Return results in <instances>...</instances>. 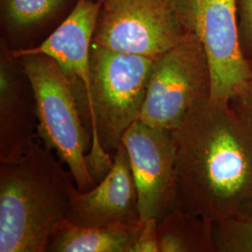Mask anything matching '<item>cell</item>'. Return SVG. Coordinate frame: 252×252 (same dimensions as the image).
Listing matches in <instances>:
<instances>
[{"label": "cell", "instance_id": "6da1fadb", "mask_svg": "<svg viewBox=\"0 0 252 252\" xmlns=\"http://www.w3.org/2000/svg\"><path fill=\"white\" fill-rule=\"evenodd\" d=\"M175 207L213 222L252 217V127L230 102L207 97L170 130Z\"/></svg>", "mask_w": 252, "mask_h": 252}, {"label": "cell", "instance_id": "7a4b0ae2", "mask_svg": "<svg viewBox=\"0 0 252 252\" xmlns=\"http://www.w3.org/2000/svg\"><path fill=\"white\" fill-rule=\"evenodd\" d=\"M63 164L36 141L18 159L1 162L0 252H47L78 189Z\"/></svg>", "mask_w": 252, "mask_h": 252}, {"label": "cell", "instance_id": "3957f363", "mask_svg": "<svg viewBox=\"0 0 252 252\" xmlns=\"http://www.w3.org/2000/svg\"><path fill=\"white\" fill-rule=\"evenodd\" d=\"M154 60L92 45L90 52L92 142L86 155L98 183L113 164L110 153L123 144L129 127L139 120Z\"/></svg>", "mask_w": 252, "mask_h": 252}, {"label": "cell", "instance_id": "277c9868", "mask_svg": "<svg viewBox=\"0 0 252 252\" xmlns=\"http://www.w3.org/2000/svg\"><path fill=\"white\" fill-rule=\"evenodd\" d=\"M16 59L34 92L37 136L66 164L80 191L93 189L97 183L87 165L89 140L72 82L46 54H27Z\"/></svg>", "mask_w": 252, "mask_h": 252}, {"label": "cell", "instance_id": "5b68a950", "mask_svg": "<svg viewBox=\"0 0 252 252\" xmlns=\"http://www.w3.org/2000/svg\"><path fill=\"white\" fill-rule=\"evenodd\" d=\"M184 29L205 49L211 74L210 98L231 102L252 91L241 48L237 0H168Z\"/></svg>", "mask_w": 252, "mask_h": 252}, {"label": "cell", "instance_id": "8992f818", "mask_svg": "<svg viewBox=\"0 0 252 252\" xmlns=\"http://www.w3.org/2000/svg\"><path fill=\"white\" fill-rule=\"evenodd\" d=\"M210 94L207 54L198 37L188 32L179 44L154 60L139 120L173 130Z\"/></svg>", "mask_w": 252, "mask_h": 252}, {"label": "cell", "instance_id": "52a82bcc", "mask_svg": "<svg viewBox=\"0 0 252 252\" xmlns=\"http://www.w3.org/2000/svg\"><path fill=\"white\" fill-rule=\"evenodd\" d=\"M187 33L168 0H103L92 45L155 60Z\"/></svg>", "mask_w": 252, "mask_h": 252}, {"label": "cell", "instance_id": "ba28073f", "mask_svg": "<svg viewBox=\"0 0 252 252\" xmlns=\"http://www.w3.org/2000/svg\"><path fill=\"white\" fill-rule=\"evenodd\" d=\"M123 144L129 155L138 200L140 221H159L175 208L176 150L170 130L136 121Z\"/></svg>", "mask_w": 252, "mask_h": 252}, {"label": "cell", "instance_id": "9c48e42d", "mask_svg": "<svg viewBox=\"0 0 252 252\" xmlns=\"http://www.w3.org/2000/svg\"><path fill=\"white\" fill-rule=\"evenodd\" d=\"M102 3L103 0H77L70 14L40 45L10 50L15 58L36 54L52 57L72 82L89 125L91 47Z\"/></svg>", "mask_w": 252, "mask_h": 252}, {"label": "cell", "instance_id": "30bf717a", "mask_svg": "<svg viewBox=\"0 0 252 252\" xmlns=\"http://www.w3.org/2000/svg\"><path fill=\"white\" fill-rule=\"evenodd\" d=\"M67 220L93 227L140 222L135 180L124 144L114 153L108 174L93 189L74 191Z\"/></svg>", "mask_w": 252, "mask_h": 252}, {"label": "cell", "instance_id": "8fae6325", "mask_svg": "<svg viewBox=\"0 0 252 252\" xmlns=\"http://www.w3.org/2000/svg\"><path fill=\"white\" fill-rule=\"evenodd\" d=\"M3 38L0 48V162L18 159L37 135L36 99L27 74Z\"/></svg>", "mask_w": 252, "mask_h": 252}, {"label": "cell", "instance_id": "7c38bea8", "mask_svg": "<svg viewBox=\"0 0 252 252\" xmlns=\"http://www.w3.org/2000/svg\"><path fill=\"white\" fill-rule=\"evenodd\" d=\"M140 227L141 221L93 227L63 220L54 227L47 252H130Z\"/></svg>", "mask_w": 252, "mask_h": 252}, {"label": "cell", "instance_id": "4fadbf2b", "mask_svg": "<svg viewBox=\"0 0 252 252\" xmlns=\"http://www.w3.org/2000/svg\"><path fill=\"white\" fill-rule=\"evenodd\" d=\"M214 222L173 208L158 223L160 252H217Z\"/></svg>", "mask_w": 252, "mask_h": 252}, {"label": "cell", "instance_id": "5bb4252c", "mask_svg": "<svg viewBox=\"0 0 252 252\" xmlns=\"http://www.w3.org/2000/svg\"><path fill=\"white\" fill-rule=\"evenodd\" d=\"M68 1L0 0L1 22L9 36H26L59 14Z\"/></svg>", "mask_w": 252, "mask_h": 252}, {"label": "cell", "instance_id": "9a60e30c", "mask_svg": "<svg viewBox=\"0 0 252 252\" xmlns=\"http://www.w3.org/2000/svg\"><path fill=\"white\" fill-rule=\"evenodd\" d=\"M217 252H252V217L214 222Z\"/></svg>", "mask_w": 252, "mask_h": 252}, {"label": "cell", "instance_id": "2e32d148", "mask_svg": "<svg viewBox=\"0 0 252 252\" xmlns=\"http://www.w3.org/2000/svg\"><path fill=\"white\" fill-rule=\"evenodd\" d=\"M239 36L247 59L252 57V0H237Z\"/></svg>", "mask_w": 252, "mask_h": 252}, {"label": "cell", "instance_id": "e0dca14e", "mask_svg": "<svg viewBox=\"0 0 252 252\" xmlns=\"http://www.w3.org/2000/svg\"><path fill=\"white\" fill-rule=\"evenodd\" d=\"M159 220L151 218L141 222V227L130 252H160L158 242Z\"/></svg>", "mask_w": 252, "mask_h": 252}, {"label": "cell", "instance_id": "ac0fdd59", "mask_svg": "<svg viewBox=\"0 0 252 252\" xmlns=\"http://www.w3.org/2000/svg\"><path fill=\"white\" fill-rule=\"evenodd\" d=\"M240 114H242L252 127V91L241 97L230 102Z\"/></svg>", "mask_w": 252, "mask_h": 252}, {"label": "cell", "instance_id": "d6986e66", "mask_svg": "<svg viewBox=\"0 0 252 252\" xmlns=\"http://www.w3.org/2000/svg\"><path fill=\"white\" fill-rule=\"evenodd\" d=\"M248 62H249V64H250V69H251V74H252V58H250V59H248Z\"/></svg>", "mask_w": 252, "mask_h": 252}]
</instances>
